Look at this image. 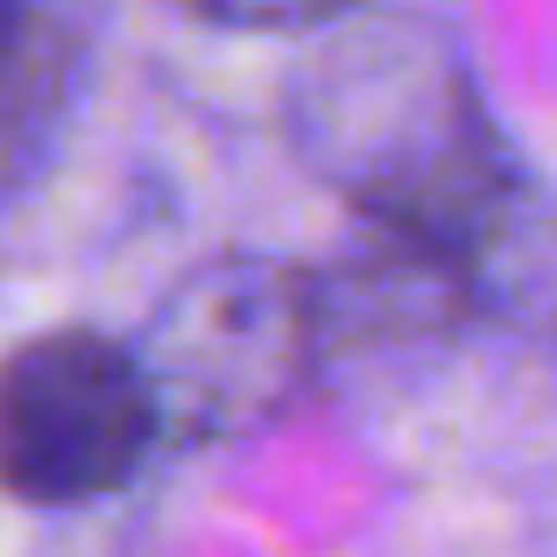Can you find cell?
Wrapping results in <instances>:
<instances>
[{
	"instance_id": "obj_5",
	"label": "cell",
	"mask_w": 557,
	"mask_h": 557,
	"mask_svg": "<svg viewBox=\"0 0 557 557\" xmlns=\"http://www.w3.org/2000/svg\"><path fill=\"white\" fill-rule=\"evenodd\" d=\"M190 22L233 28V36H325L368 0H177Z\"/></svg>"
},
{
	"instance_id": "obj_1",
	"label": "cell",
	"mask_w": 557,
	"mask_h": 557,
	"mask_svg": "<svg viewBox=\"0 0 557 557\" xmlns=\"http://www.w3.org/2000/svg\"><path fill=\"white\" fill-rule=\"evenodd\" d=\"M289 135L360 219L368 261L473 297L516 212V156L431 14H346L289 85Z\"/></svg>"
},
{
	"instance_id": "obj_3",
	"label": "cell",
	"mask_w": 557,
	"mask_h": 557,
	"mask_svg": "<svg viewBox=\"0 0 557 557\" xmlns=\"http://www.w3.org/2000/svg\"><path fill=\"white\" fill-rule=\"evenodd\" d=\"M163 417L127 339L57 325L0 354V494L22 508H85L141 480Z\"/></svg>"
},
{
	"instance_id": "obj_2",
	"label": "cell",
	"mask_w": 557,
	"mask_h": 557,
	"mask_svg": "<svg viewBox=\"0 0 557 557\" xmlns=\"http://www.w3.org/2000/svg\"><path fill=\"white\" fill-rule=\"evenodd\" d=\"M339 332L332 283L275 255H212L127 339L163 417V445L261 431L325 368Z\"/></svg>"
},
{
	"instance_id": "obj_4",
	"label": "cell",
	"mask_w": 557,
	"mask_h": 557,
	"mask_svg": "<svg viewBox=\"0 0 557 557\" xmlns=\"http://www.w3.org/2000/svg\"><path fill=\"white\" fill-rule=\"evenodd\" d=\"M99 0H0V205L57 149L85 92Z\"/></svg>"
}]
</instances>
